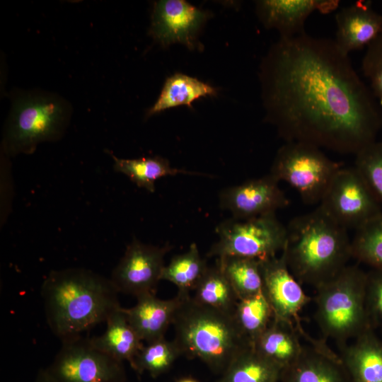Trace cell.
I'll return each instance as SVG.
<instances>
[{
	"label": "cell",
	"instance_id": "6da1fadb",
	"mask_svg": "<svg viewBox=\"0 0 382 382\" xmlns=\"http://www.w3.org/2000/svg\"><path fill=\"white\" fill-rule=\"evenodd\" d=\"M260 79L266 120L286 142L355 155L376 141L381 109L334 40L280 37Z\"/></svg>",
	"mask_w": 382,
	"mask_h": 382
},
{
	"label": "cell",
	"instance_id": "7a4b0ae2",
	"mask_svg": "<svg viewBox=\"0 0 382 382\" xmlns=\"http://www.w3.org/2000/svg\"><path fill=\"white\" fill-rule=\"evenodd\" d=\"M110 279L91 270H53L41 287L47 323L61 341L79 337L107 319L121 306Z\"/></svg>",
	"mask_w": 382,
	"mask_h": 382
},
{
	"label": "cell",
	"instance_id": "3957f363",
	"mask_svg": "<svg viewBox=\"0 0 382 382\" xmlns=\"http://www.w3.org/2000/svg\"><path fill=\"white\" fill-rule=\"evenodd\" d=\"M286 227L281 255L301 284L318 287L347 266L352 257L347 229L319 205L293 218Z\"/></svg>",
	"mask_w": 382,
	"mask_h": 382
},
{
	"label": "cell",
	"instance_id": "277c9868",
	"mask_svg": "<svg viewBox=\"0 0 382 382\" xmlns=\"http://www.w3.org/2000/svg\"><path fill=\"white\" fill-rule=\"evenodd\" d=\"M181 296L172 323L173 340L181 355L199 359L213 371L224 373L240 352L253 346L243 335L233 314L203 306L190 295Z\"/></svg>",
	"mask_w": 382,
	"mask_h": 382
},
{
	"label": "cell",
	"instance_id": "5b68a950",
	"mask_svg": "<svg viewBox=\"0 0 382 382\" xmlns=\"http://www.w3.org/2000/svg\"><path fill=\"white\" fill-rule=\"evenodd\" d=\"M366 272L347 265L316 289L315 319L325 338L339 347L371 329L366 308Z\"/></svg>",
	"mask_w": 382,
	"mask_h": 382
},
{
	"label": "cell",
	"instance_id": "8992f818",
	"mask_svg": "<svg viewBox=\"0 0 382 382\" xmlns=\"http://www.w3.org/2000/svg\"><path fill=\"white\" fill-rule=\"evenodd\" d=\"M342 165L311 144L289 141L277 151L270 173L294 187L307 204L320 203Z\"/></svg>",
	"mask_w": 382,
	"mask_h": 382
},
{
	"label": "cell",
	"instance_id": "52a82bcc",
	"mask_svg": "<svg viewBox=\"0 0 382 382\" xmlns=\"http://www.w3.org/2000/svg\"><path fill=\"white\" fill-rule=\"evenodd\" d=\"M66 114L59 99L42 96L20 98L6 127V151L11 155L30 154L39 143L58 139L65 127Z\"/></svg>",
	"mask_w": 382,
	"mask_h": 382
},
{
	"label": "cell",
	"instance_id": "ba28073f",
	"mask_svg": "<svg viewBox=\"0 0 382 382\" xmlns=\"http://www.w3.org/2000/svg\"><path fill=\"white\" fill-rule=\"evenodd\" d=\"M218 241L210 248L209 257H244L265 260L284 248L286 227L275 213L248 219L232 218L216 228Z\"/></svg>",
	"mask_w": 382,
	"mask_h": 382
},
{
	"label": "cell",
	"instance_id": "9c48e42d",
	"mask_svg": "<svg viewBox=\"0 0 382 382\" xmlns=\"http://www.w3.org/2000/svg\"><path fill=\"white\" fill-rule=\"evenodd\" d=\"M57 382H125L123 361L95 347L82 336L62 342L46 368Z\"/></svg>",
	"mask_w": 382,
	"mask_h": 382
},
{
	"label": "cell",
	"instance_id": "30bf717a",
	"mask_svg": "<svg viewBox=\"0 0 382 382\" xmlns=\"http://www.w3.org/2000/svg\"><path fill=\"white\" fill-rule=\"evenodd\" d=\"M319 206L347 230L359 228L382 212L374 196L354 167L336 172Z\"/></svg>",
	"mask_w": 382,
	"mask_h": 382
},
{
	"label": "cell",
	"instance_id": "8fae6325",
	"mask_svg": "<svg viewBox=\"0 0 382 382\" xmlns=\"http://www.w3.org/2000/svg\"><path fill=\"white\" fill-rule=\"evenodd\" d=\"M173 246L153 245L134 238L112 272L110 280L118 291L136 298L154 294L161 280L164 257Z\"/></svg>",
	"mask_w": 382,
	"mask_h": 382
},
{
	"label": "cell",
	"instance_id": "7c38bea8",
	"mask_svg": "<svg viewBox=\"0 0 382 382\" xmlns=\"http://www.w3.org/2000/svg\"><path fill=\"white\" fill-rule=\"evenodd\" d=\"M221 209L229 211L233 218L248 219L287 207L289 199L270 173L222 190L219 195Z\"/></svg>",
	"mask_w": 382,
	"mask_h": 382
},
{
	"label": "cell",
	"instance_id": "4fadbf2b",
	"mask_svg": "<svg viewBox=\"0 0 382 382\" xmlns=\"http://www.w3.org/2000/svg\"><path fill=\"white\" fill-rule=\"evenodd\" d=\"M260 267L262 293L274 317L292 323L299 321V313L311 298L306 294L301 284L290 272L283 257L260 260Z\"/></svg>",
	"mask_w": 382,
	"mask_h": 382
},
{
	"label": "cell",
	"instance_id": "5bb4252c",
	"mask_svg": "<svg viewBox=\"0 0 382 382\" xmlns=\"http://www.w3.org/2000/svg\"><path fill=\"white\" fill-rule=\"evenodd\" d=\"M297 330L309 345L303 346L299 358L282 370L280 382H352L340 357L324 341L312 339L301 325Z\"/></svg>",
	"mask_w": 382,
	"mask_h": 382
},
{
	"label": "cell",
	"instance_id": "9a60e30c",
	"mask_svg": "<svg viewBox=\"0 0 382 382\" xmlns=\"http://www.w3.org/2000/svg\"><path fill=\"white\" fill-rule=\"evenodd\" d=\"M207 13L184 0H161L155 4L151 33L162 45L182 43L195 47V35Z\"/></svg>",
	"mask_w": 382,
	"mask_h": 382
},
{
	"label": "cell",
	"instance_id": "2e32d148",
	"mask_svg": "<svg viewBox=\"0 0 382 382\" xmlns=\"http://www.w3.org/2000/svg\"><path fill=\"white\" fill-rule=\"evenodd\" d=\"M338 5L335 0H264L257 1L256 11L266 28L290 37L305 32V22L314 11L329 13Z\"/></svg>",
	"mask_w": 382,
	"mask_h": 382
},
{
	"label": "cell",
	"instance_id": "e0dca14e",
	"mask_svg": "<svg viewBox=\"0 0 382 382\" xmlns=\"http://www.w3.org/2000/svg\"><path fill=\"white\" fill-rule=\"evenodd\" d=\"M334 39L344 53L368 46L382 33V14L376 11L370 1L360 0L341 8L335 15Z\"/></svg>",
	"mask_w": 382,
	"mask_h": 382
},
{
	"label": "cell",
	"instance_id": "ac0fdd59",
	"mask_svg": "<svg viewBox=\"0 0 382 382\" xmlns=\"http://www.w3.org/2000/svg\"><path fill=\"white\" fill-rule=\"evenodd\" d=\"M137 303L130 308H122L126 317L141 340L147 343L165 337L172 325L182 296L163 300L149 294L137 298Z\"/></svg>",
	"mask_w": 382,
	"mask_h": 382
},
{
	"label": "cell",
	"instance_id": "d6986e66",
	"mask_svg": "<svg viewBox=\"0 0 382 382\" xmlns=\"http://www.w3.org/2000/svg\"><path fill=\"white\" fill-rule=\"evenodd\" d=\"M352 382H382V340L369 329L340 347Z\"/></svg>",
	"mask_w": 382,
	"mask_h": 382
},
{
	"label": "cell",
	"instance_id": "ffe728a7",
	"mask_svg": "<svg viewBox=\"0 0 382 382\" xmlns=\"http://www.w3.org/2000/svg\"><path fill=\"white\" fill-rule=\"evenodd\" d=\"M105 323V332L100 336L89 338L91 343L119 361H127L133 368L135 358L144 345L129 324L122 307L114 312Z\"/></svg>",
	"mask_w": 382,
	"mask_h": 382
},
{
	"label": "cell",
	"instance_id": "44dd1931",
	"mask_svg": "<svg viewBox=\"0 0 382 382\" xmlns=\"http://www.w3.org/2000/svg\"><path fill=\"white\" fill-rule=\"evenodd\" d=\"M299 335L292 322L273 316L253 347L283 370L292 364L302 352L303 345Z\"/></svg>",
	"mask_w": 382,
	"mask_h": 382
},
{
	"label": "cell",
	"instance_id": "7402d4cb",
	"mask_svg": "<svg viewBox=\"0 0 382 382\" xmlns=\"http://www.w3.org/2000/svg\"><path fill=\"white\" fill-rule=\"evenodd\" d=\"M109 154L113 159V167L116 172L125 175L137 186L149 192L155 191L156 180L165 176L185 174L212 177L209 174L173 168L166 158L161 156L125 159L116 157L111 152Z\"/></svg>",
	"mask_w": 382,
	"mask_h": 382
},
{
	"label": "cell",
	"instance_id": "603a6c76",
	"mask_svg": "<svg viewBox=\"0 0 382 382\" xmlns=\"http://www.w3.org/2000/svg\"><path fill=\"white\" fill-rule=\"evenodd\" d=\"M216 93L215 88L210 85L196 78L176 73L166 79L158 100L149 110L147 116L177 106L191 107L195 100Z\"/></svg>",
	"mask_w": 382,
	"mask_h": 382
},
{
	"label": "cell",
	"instance_id": "cb8c5ba5",
	"mask_svg": "<svg viewBox=\"0 0 382 382\" xmlns=\"http://www.w3.org/2000/svg\"><path fill=\"white\" fill-rule=\"evenodd\" d=\"M282 369L253 347L240 352L218 382H280Z\"/></svg>",
	"mask_w": 382,
	"mask_h": 382
},
{
	"label": "cell",
	"instance_id": "d4e9b609",
	"mask_svg": "<svg viewBox=\"0 0 382 382\" xmlns=\"http://www.w3.org/2000/svg\"><path fill=\"white\" fill-rule=\"evenodd\" d=\"M192 296L197 303L233 314L239 299L220 265L208 267L195 289Z\"/></svg>",
	"mask_w": 382,
	"mask_h": 382
},
{
	"label": "cell",
	"instance_id": "484cf974",
	"mask_svg": "<svg viewBox=\"0 0 382 382\" xmlns=\"http://www.w3.org/2000/svg\"><path fill=\"white\" fill-rule=\"evenodd\" d=\"M209 266L199 252L196 243L190 245L184 253L174 256L168 265H165L161 280L174 284L178 295L189 296L194 291Z\"/></svg>",
	"mask_w": 382,
	"mask_h": 382
},
{
	"label": "cell",
	"instance_id": "4316f807",
	"mask_svg": "<svg viewBox=\"0 0 382 382\" xmlns=\"http://www.w3.org/2000/svg\"><path fill=\"white\" fill-rule=\"evenodd\" d=\"M239 300L262 291L260 260L244 257L216 258Z\"/></svg>",
	"mask_w": 382,
	"mask_h": 382
},
{
	"label": "cell",
	"instance_id": "83f0119b",
	"mask_svg": "<svg viewBox=\"0 0 382 382\" xmlns=\"http://www.w3.org/2000/svg\"><path fill=\"white\" fill-rule=\"evenodd\" d=\"M233 315L241 332L253 347L274 316L262 291L239 300Z\"/></svg>",
	"mask_w": 382,
	"mask_h": 382
},
{
	"label": "cell",
	"instance_id": "f1b7e54d",
	"mask_svg": "<svg viewBox=\"0 0 382 382\" xmlns=\"http://www.w3.org/2000/svg\"><path fill=\"white\" fill-rule=\"evenodd\" d=\"M352 257L374 270H382V212L355 230Z\"/></svg>",
	"mask_w": 382,
	"mask_h": 382
},
{
	"label": "cell",
	"instance_id": "f546056e",
	"mask_svg": "<svg viewBox=\"0 0 382 382\" xmlns=\"http://www.w3.org/2000/svg\"><path fill=\"white\" fill-rule=\"evenodd\" d=\"M180 355V352L175 342L163 337L142 347L132 369L139 374L147 371L156 378L166 372Z\"/></svg>",
	"mask_w": 382,
	"mask_h": 382
},
{
	"label": "cell",
	"instance_id": "4dcf8cb0",
	"mask_svg": "<svg viewBox=\"0 0 382 382\" xmlns=\"http://www.w3.org/2000/svg\"><path fill=\"white\" fill-rule=\"evenodd\" d=\"M353 167L382 208V141H375L356 154Z\"/></svg>",
	"mask_w": 382,
	"mask_h": 382
},
{
	"label": "cell",
	"instance_id": "1f68e13d",
	"mask_svg": "<svg viewBox=\"0 0 382 382\" xmlns=\"http://www.w3.org/2000/svg\"><path fill=\"white\" fill-rule=\"evenodd\" d=\"M361 70L382 108V33L366 47L361 60Z\"/></svg>",
	"mask_w": 382,
	"mask_h": 382
},
{
	"label": "cell",
	"instance_id": "d6a6232c",
	"mask_svg": "<svg viewBox=\"0 0 382 382\" xmlns=\"http://www.w3.org/2000/svg\"><path fill=\"white\" fill-rule=\"evenodd\" d=\"M366 308L371 328L382 330V270L366 272Z\"/></svg>",
	"mask_w": 382,
	"mask_h": 382
},
{
	"label": "cell",
	"instance_id": "836d02e7",
	"mask_svg": "<svg viewBox=\"0 0 382 382\" xmlns=\"http://www.w3.org/2000/svg\"><path fill=\"white\" fill-rule=\"evenodd\" d=\"M34 382H57L49 374L46 368L40 369L35 378Z\"/></svg>",
	"mask_w": 382,
	"mask_h": 382
},
{
	"label": "cell",
	"instance_id": "e575fe53",
	"mask_svg": "<svg viewBox=\"0 0 382 382\" xmlns=\"http://www.w3.org/2000/svg\"><path fill=\"white\" fill-rule=\"evenodd\" d=\"M177 382H198V381L191 378H184L178 381Z\"/></svg>",
	"mask_w": 382,
	"mask_h": 382
}]
</instances>
